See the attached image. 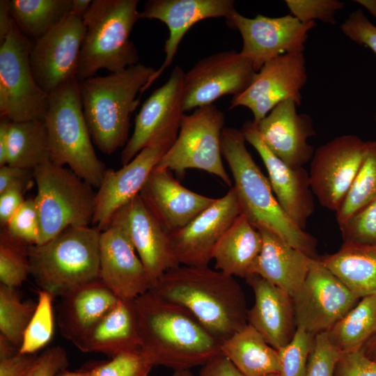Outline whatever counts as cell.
<instances>
[{"mask_svg":"<svg viewBox=\"0 0 376 376\" xmlns=\"http://www.w3.org/2000/svg\"><path fill=\"white\" fill-rule=\"evenodd\" d=\"M135 306L141 350L154 366L189 370L222 354L221 342L185 308L150 290Z\"/></svg>","mask_w":376,"mask_h":376,"instance_id":"cell-1","label":"cell"},{"mask_svg":"<svg viewBox=\"0 0 376 376\" xmlns=\"http://www.w3.org/2000/svg\"><path fill=\"white\" fill-rule=\"evenodd\" d=\"M150 291L187 309L221 342L248 324L245 295L240 284L234 276L208 266L171 269Z\"/></svg>","mask_w":376,"mask_h":376,"instance_id":"cell-2","label":"cell"},{"mask_svg":"<svg viewBox=\"0 0 376 376\" xmlns=\"http://www.w3.org/2000/svg\"><path fill=\"white\" fill-rule=\"evenodd\" d=\"M240 130L224 127L221 136L222 156L234 181L242 214L256 228H265L292 246L312 258L317 254V240L301 229L283 210L269 181L260 171L246 147Z\"/></svg>","mask_w":376,"mask_h":376,"instance_id":"cell-3","label":"cell"},{"mask_svg":"<svg viewBox=\"0 0 376 376\" xmlns=\"http://www.w3.org/2000/svg\"><path fill=\"white\" fill-rule=\"evenodd\" d=\"M155 71L138 63L121 72L79 82L92 141L103 153L111 155L126 145L130 117L139 103L136 96Z\"/></svg>","mask_w":376,"mask_h":376,"instance_id":"cell-4","label":"cell"},{"mask_svg":"<svg viewBox=\"0 0 376 376\" xmlns=\"http://www.w3.org/2000/svg\"><path fill=\"white\" fill-rule=\"evenodd\" d=\"M138 0H93L83 17L86 31L76 79L95 76L100 69L121 72L138 63L130 36L140 19Z\"/></svg>","mask_w":376,"mask_h":376,"instance_id":"cell-5","label":"cell"},{"mask_svg":"<svg viewBox=\"0 0 376 376\" xmlns=\"http://www.w3.org/2000/svg\"><path fill=\"white\" fill-rule=\"evenodd\" d=\"M45 121L50 161L62 166L68 165L81 179L98 188L107 169L93 148L76 78L49 95Z\"/></svg>","mask_w":376,"mask_h":376,"instance_id":"cell-6","label":"cell"},{"mask_svg":"<svg viewBox=\"0 0 376 376\" xmlns=\"http://www.w3.org/2000/svg\"><path fill=\"white\" fill-rule=\"evenodd\" d=\"M96 227H69L42 244L30 245V272L42 290L61 296L99 278L100 240Z\"/></svg>","mask_w":376,"mask_h":376,"instance_id":"cell-7","label":"cell"},{"mask_svg":"<svg viewBox=\"0 0 376 376\" xmlns=\"http://www.w3.org/2000/svg\"><path fill=\"white\" fill-rule=\"evenodd\" d=\"M37 194L34 198L40 225L38 244L69 227L92 224L95 195L93 187L70 169L47 160L33 169Z\"/></svg>","mask_w":376,"mask_h":376,"instance_id":"cell-8","label":"cell"},{"mask_svg":"<svg viewBox=\"0 0 376 376\" xmlns=\"http://www.w3.org/2000/svg\"><path fill=\"white\" fill-rule=\"evenodd\" d=\"M224 115L214 104L184 114L178 136L162 157L157 167L175 171L182 176L187 169L211 173L232 187V180L221 159V136Z\"/></svg>","mask_w":376,"mask_h":376,"instance_id":"cell-9","label":"cell"},{"mask_svg":"<svg viewBox=\"0 0 376 376\" xmlns=\"http://www.w3.org/2000/svg\"><path fill=\"white\" fill-rule=\"evenodd\" d=\"M32 44L15 22L0 46V116L12 122L45 120L49 95L36 83L29 62Z\"/></svg>","mask_w":376,"mask_h":376,"instance_id":"cell-10","label":"cell"},{"mask_svg":"<svg viewBox=\"0 0 376 376\" xmlns=\"http://www.w3.org/2000/svg\"><path fill=\"white\" fill-rule=\"evenodd\" d=\"M292 297L297 328L314 336L327 331L361 299L319 258L313 260L304 283Z\"/></svg>","mask_w":376,"mask_h":376,"instance_id":"cell-11","label":"cell"},{"mask_svg":"<svg viewBox=\"0 0 376 376\" xmlns=\"http://www.w3.org/2000/svg\"><path fill=\"white\" fill-rule=\"evenodd\" d=\"M368 141L356 135L336 136L318 148L308 171L312 191L320 205L337 212L363 162Z\"/></svg>","mask_w":376,"mask_h":376,"instance_id":"cell-12","label":"cell"},{"mask_svg":"<svg viewBox=\"0 0 376 376\" xmlns=\"http://www.w3.org/2000/svg\"><path fill=\"white\" fill-rule=\"evenodd\" d=\"M256 73L251 61L235 50L200 60L185 75L184 111L212 104L226 95L243 93Z\"/></svg>","mask_w":376,"mask_h":376,"instance_id":"cell-13","label":"cell"},{"mask_svg":"<svg viewBox=\"0 0 376 376\" xmlns=\"http://www.w3.org/2000/svg\"><path fill=\"white\" fill-rule=\"evenodd\" d=\"M228 25L237 29L242 38L241 53L258 72L265 63L281 55L304 52L308 31L315 22L302 23L288 14L279 17L257 15L249 18L235 11Z\"/></svg>","mask_w":376,"mask_h":376,"instance_id":"cell-14","label":"cell"},{"mask_svg":"<svg viewBox=\"0 0 376 376\" xmlns=\"http://www.w3.org/2000/svg\"><path fill=\"white\" fill-rule=\"evenodd\" d=\"M306 81L303 52L279 56L264 64L243 93L233 97L229 109L248 108L256 125L283 101L292 100L299 106Z\"/></svg>","mask_w":376,"mask_h":376,"instance_id":"cell-15","label":"cell"},{"mask_svg":"<svg viewBox=\"0 0 376 376\" xmlns=\"http://www.w3.org/2000/svg\"><path fill=\"white\" fill-rule=\"evenodd\" d=\"M85 31L83 19L71 13L32 45L31 70L36 83L47 95L76 78Z\"/></svg>","mask_w":376,"mask_h":376,"instance_id":"cell-16","label":"cell"},{"mask_svg":"<svg viewBox=\"0 0 376 376\" xmlns=\"http://www.w3.org/2000/svg\"><path fill=\"white\" fill-rule=\"evenodd\" d=\"M178 136L157 137L117 171L107 169L95 195L92 224L105 230L114 213L139 194L149 175Z\"/></svg>","mask_w":376,"mask_h":376,"instance_id":"cell-17","label":"cell"},{"mask_svg":"<svg viewBox=\"0 0 376 376\" xmlns=\"http://www.w3.org/2000/svg\"><path fill=\"white\" fill-rule=\"evenodd\" d=\"M184 70L175 66L168 80L155 90L136 116L134 128L120 155L123 166L157 137L178 136L184 115Z\"/></svg>","mask_w":376,"mask_h":376,"instance_id":"cell-18","label":"cell"},{"mask_svg":"<svg viewBox=\"0 0 376 376\" xmlns=\"http://www.w3.org/2000/svg\"><path fill=\"white\" fill-rule=\"evenodd\" d=\"M242 214L234 188L200 213L184 228L168 233L180 265L208 266L217 242Z\"/></svg>","mask_w":376,"mask_h":376,"instance_id":"cell-19","label":"cell"},{"mask_svg":"<svg viewBox=\"0 0 376 376\" xmlns=\"http://www.w3.org/2000/svg\"><path fill=\"white\" fill-rule=\"evenodd\" d=\"M109 225L120 228L126 234L152 286L166 272L180 265L173 251L169 234L148 210L139 194L114 213Z\"/></svg>","mask_w":376,"mask_h":376,"instance_id":"cell-20","label":"cell"},{"mask_svg":"<svg viewBox=\"0 0 376 376\" xmlns=\"http://www.w3.org/2000/svg\"><path fill=\"white\" fill-rule=\"evenodd\" d=\"M240 130L261 157L280 206L295 225L305 230L315 210L308 171L304 167H291L276 157L265 144L253 121H246Z\"/></svg>","mask_w":376,"mask_h":376,"instance_id":"cell-21","label":"cell"},{"mask_svg":"<svg viewBox=\"0 0 376 376\" xmlns=\"http://www.w3.org/2000/svg\"><path fill=\"white\" fill-rule=\"evenodd\" d=\"M233 0H150L140 19H155L166 24L169 34L164 44L163 63L142 88L140 96L171 65L185 33L196 23L209 18L228 19L235 12Z\"/></svg>","mask_w":376,"mask_h":376,"instance_id":"cell-22","label":"cell"},{"mask_svg":"<svg viewBox=\"0 0 376 376\" xmlns=\"http://www.w3.org/2000/svg\"><path fill=\"white\" fill-rule=\"evenodd\" d=\"M139 196L167 233L184 228L217 200L188 189L173 178L171 171L157 166Z\"/></svg>","mask_w":376,"mask_h":376,"instance_id":"cell-23","label":"cell"},{"mask_svg":"<svg viewBox=\"0 0 376 376\" xmlns=\"http://www.w3.org/2000/svg\"><path fill=\"white\" fill-rule=\"evenodd\" d=\"M99 278L119 299H135L152 287L133 245L118 226L101 232Z\"/></svg>","mask_w":376,"mask_h":376,"instance_id":"cell-24","label":"cell"},{"mask_svg":"<svg viewBox=\"0 0 376 376\" xmlns=\"http://www.w3.org/2000/svg\"><path fill=\"white\" fill-rule=\"evenodd\" d=\"M297 104L288 100L276 106L256 124L267 148L281 160L294 168L304 167L315 150L308 140L316 135L313 122L306 113H299Z\"/></svg>","mask_w":376,"mask_h":376,"instance_id":"cell-25","label":"cell"},{"mask_svg":"<svg viewBox=\"0 0 376 376\" xmlns=\"http://www.w3.org/2000/svg\"><path fill=\"white\" fill-rule=\"evenodd\" d=\"M246 281L255 297L247 312L248 324L279 350L292 340L297 329L292 297L258 275H251Z\"/></svg>","mask_w":376,"mask_h":376,"instance_id":"cell-26","label":"cell"},{"mask_svg":"<svg viewBox=\"0 0 376 376\" xmlns=\"http://www.w3.org/2000/svg\"><path fill=\"white\" fill-rule=\"evenodd\" d=\"M59 297L58 324L62 336L72 343L120 299L100 278L75 286Z\"/></svg>","mask_w":376,"mask_h":376,"instance_id":"cell-27","label":"cell"},{"mask_svg":"<svg viewBox=\"0 0 376 376\" xmlns=\"http://www.w3.org/2000/svg\"><path fill=\"white\" fill-rule=\"evenodd\" d=\"M72 343L83 352H100L111 358L140 350L135 299H120Z\"/></svg>","mask_w":376,"mask_h":376,"instance_id":"cell-28","label":"cell"},{"mask_svg":"<svg viewBox=\"0 0 376 376\" xmlns=\"http://www.w3.org/2000/svg\"><path fill=\"white\" fill-rule=\"evenodd\" d=\"M263 244L251 275L256 274L291 297L304 283L313 259L292 246L271 230L260 227Z\"/></svg>","mask_w":376,"mask_h":376,"instance_id":"cell-29","label":"cell"},{"mask_svg":"<svg viewBox=\"0 0 376 376\" xmlns=\"http://www.w3.org/2000/svg\"><path fill=\"white\" fill-rule=\"evenodd\" d=\"M263 244L260 233L241 214L224 233L213 251L215 269L246 279Z\"/></svg>","mask_w":376,"mask_h":376,"instance_id":"cell-30","label":"cell"},{"mask_svg":"<svg viewBox=\"0 0 376 376\" xmlns=\"http://www.w3.org/2000/svg\"><path fill=\"white\" fill-rule=\"evenodd\" d=\"M319 259L360 298L376 296V244L343 242L337 252Z\"/></svg>","mask_w":376,"mask_h":376,"instance_id":"cell-31","label":"cell"},{"mask_svg":"<svg viewBox=\"0 0 376 376\" xmlns=\"http://www.w3.org/2000/svg\"><path fill=\"white\" fill-rule=\"evenodd\" d=\"M221 350L245 376L279 373L278 351L249 324L222 341Z\"/></svg>","mask_w":376,"mask_h":376,"instance_id":"cell-32","label":"cell"},{"mask_svg":"<svg viewBox=\"0 0 376 376\" xmlns=\"http://www.w3.org/2000/svg\"><path fill=\"white\" fill-rule=\"evenodd\" d=\"M326 332L341 354L362 350L376 335V296L361 298Z\"/></svg>","mask_w":376,"mask_h":376,"instance_id":"cell-33","label":"cell"},{"mask_svg":"<svg viewBox=\"0 0 376 376\" xmlns=\"http://www.w3.org/2000/svg\"><path fill=\"white\" fill-rule=\"evenodd\" d=\"M47 160L50 150L45 120L10 121L7 164L33 170Z\"/></svg>","mask_w":376,"mask_h":376,"instance_id":"cell-34","label":"cell"},{"mask_svg":"<svg viewBox=\"0 0 376 376\" xmlns=\"http://www.w3.org/2000/svg\"><path fill=\"white\" fill-rule=\"evenodd\" d=\"M9 5L17 27L36 40L71 13L72 0H10Z\"/></svg>","mask_w":376,"mask_h":376,"instance_id":"cell-35","label":"cell"},{"mask_svg":"<svg viewBox=\"0 0 376 376\" xmlns=\"http://www.w3.org/2000/svg\"><path fill=\"white\" fill-rule=\"evenodd\" d=\"M376 198V141H368L363 162L341 206L336 212L338 226Z\"/></svg>","mask_w":376,"mask_h":376,"instance_id":"cell-36","label":"cell"},{"mask_svg":"<svg viewBox=\"0 0 376 376\" xmlns=\"http://www.w3.org/2000/svg\"><path fill=\"white\" fill-rule=\"evenodd\" d=\"M36 303L23 301L17 288L0 284V331L18 350Z\"/></svg>","mask_w":376,"mask_h":376,"instance_id":"cell-37","label":"cell"},{"mask_svg":"<svg viewBox=\"0 0 376 376\" xmlns=\"http://www.w3.org/2000/svg\"><path fill=\"white\" fill-rule=\"evenodd\" d=\"M30 244L14 237L6 229L0 233V281L8 287L17 288L30 272Z\"/></svg>","mask_w":376,"mask_h":376,"instance_id":"cell-38","label":"cell"},{"mask_svg":"<svg viewBox=\"0 0 376 376\" xmlns=\"http://www.w3.org/2000/svg\"><path fill=\"white\" fill-rule=\"evenodd\" d=\"M53 298L48 291L38 292L36 308L24 332L19 353L34 354L51 340L54 329Z\"/></svg>","mask_w":376,"mask_h":376,"instance_id":"cell-39","label":"cell"},{"mask_svg":"<svg viewBox=\"0 0 376 376\" xmlns=\"http://www.w3.org/2000/svg\"><path fill=\"white\" fill-rule=\"evenodd\" d=\"M314 335L297 328L292 340L277 350L281 376H306Z\"/></svg>","mask_w":376,"mask_h":376,"instance_id":"cell-40","label":"cell"},{"mask_svg":"<svg viewBox=\"0 0 376 376\" xmlns=\"http://www.w3.org/2000/svg\"><path fill=\"white\" fill-rule=\"evenodd\" d=\"M153 366L140 349L118 354L90 372L91 376H148Z\"/></svg>","mask_w":376,"mask_h":376,"instance_id":"cell-41","label":"cell"},{"mask_svg":"<svg viewBox=\"0 0 376 376\" xmlns=\"http://www.w3.org/2000/svg\"><path fill=\"white\" fill-rule=\"evenodd\" d=\"M343 242L376 244V198L339 226Z\"/></svg>","mask_w":376,"mask_h":376,"instance_id":"cell-42","label":"cell"},{"mask_svg":"<svg viewBox=\"0 0 376 376\" xmlns=\"http://www.w3.org/2000/svg\"><path fill=\"white\" fill-rule=\"evenodd\" d=\"M3 228L14 237L30 245L38 244L40 225L34 198L25 200Z\"/></svg>","mask_w":376,"mask_h":376,"instance_id":"cell-43","label":"cell"},{"mask_svg":"<svg viewBox=\"0 0 376 376\" xmlns=\"http://www.w3.org/2000/svg\"><path fill=\"white\" fill-rule=\"evenodd\" d=\"M290 14L302 23L320 20L335 24L336 14L344 7V2L338 0H286Z\"/></svg>","mask_w":376,"mask_h":376,"instance_id":"cell-44","label":"cell"},{"mask_svg":"<svg viewBox=\"0 0 376 376\" xmlns=\"http://www.w3.org/2000/svg\"><path fill=\"white\" fill-rule=\"evenodd\" d=\"M341 355L326 331L316 334L309 354L306 376H334Z\"/></svg>","mask_w":376,"mask_h":376,"instance_id":"cell-45","label":"cell"},{"mask_svg":"<svg viewBox=\"0 0 376 376\" xmlns=\"http://www.w3.org/2000/svg\"><path fill=\"white\" fill-rule=\"evenodd\" d=\"M340 29L348 38L370 48L376 54V26L368 19L362 9L351 13Z\"/></svg>","mask_w":376,"mask_h":376,"instance_id":"cell-46","label":"cell"},{"mask_svg":"<svg viewBox=\"0 0 376 376\" xmlns=\"http://www.w3.org/2000/svg\"><path fill=\"white\" fill-rule=\"evenodd\" d=\"M334 376H376V361L369 359L363 349L342 354Z\"/></svg>","mask_w":376,"mask_h":376,"instance_id":"cell-47","label":"cell"},{"mask_svg":"<svg viewBox=\"0 0 376 376\" xmlns=\"http://www.w3.org/2000/svg\"><path fill=\"white\" fill-rule=\"evenodd\" d=\"M68 366V359L65 350L60 346L52 347L38 357L28 376H56Z\"/></svg>","mask_w":376,"mask_h":376,"instance_id":"cell-48","label":"cell"},{"mask_svg":"<svg viewBox=\"0 0 376 376\" xmlns=\"http://www.w3.org/2000/svg\"><path fill=\"white\" fill-rule=\"evenodd\" d=\"M33 170L10 165L0 166V193L10 189L26 191L33 185Z\"/></svg>","mask_w":376,"mask_h":376,"instance_id":"cell-49","label":"cell"},{"mask_svg":"<svg viewBox=\"0 0 376 376\" xmlns=\"http://www.w3.org/2000/svg\"><path fill=\"white\" fill-rule=\"evenodd\" d=\"M38 357L18 352L8 359L0 360V376H28Z\"/></svg>","mask_w":376,"mask_h":376,"instance_id":"cell-50","label":"cell"},{"mask_svg":"<svg viewBox=\"0 0 376 376\" xmlns=\"http://www.w3.org/2000/svg\"><path fill=\"white\" fill-rule=\"evenodd\" d=\"M24 191L10 189L0 193V224L3 228L24 202Z\"/></svg>","mask_w":376,"mask_h":376,"instance_id":"cell-51","label":"cell"},{"mask_svg":"<svg viewBox=\"0 0 376 376\" xmlns=\"http://www.w3.org/2000/svg\"><path fill=\"white\" fill-rule=\"evenodd\" d=\"M199 376H245L223 354L203 366Z\"/></svg>","mask_w":376,"mask_h":376,"instance_id":"cell-52","label":"cell"},{"mask_svg":"<svg viewBox=\"0 0 376 376\" xmlns=\"http://www.w3.org/2000/svg\"><path fill=\"white\" fill-rule=\"evenodd\" d=\"M15 21L12 16L9 1H0V43H1L13 27Z\"/></svg>","mask_w":376,"mask_h":376,"instance_id":"cell-53","label":"cell"},{"mask_svg":"<svg viewBox=\"0 0 376 376\" xmlns=\"http://www.w3.org/2000/svg\"><path fill=\"white\" fill-rule=\"evenodd\" d=\"M10 120L1 118L0 120V166L7 164L8 134Z\"/></svg>","mask_w":376,"mask_h":376,"instance_id":"cell-54","label":"cell"},{"mask_svg":"<svg viewBox=\"0 0 376 376\" xmlns=\"http://www.w3.org/2000/svg\"><path fill=\"white\" fill-rule=\"evenodd\" d=\"M18 352L19 350L0 334V360L8 359Z\"/></svg>","mask_w":376,"mask_h":376,"instance_id":"cell-55","label":"cell"},{"mask_svg":"<svg viewBox=\"0 0 376 376\" xmlns=\"http://www.w3.org/2000/svg\"><path fill=\"white\" fill-rule=\"evenodd\" d=\"M92 1L91 0H72V13L81 19L88 10Z\"/></svg>","mask_w":376,"mask_h":376,"instance_id":"cell-56","label":"cell"},{"mask_svg":"<svg viewBox=\"0 0 376 376\" xmlns=\"http://www.w3.org/2000/svg\"><path fill=\"white\" fill-rule=\"evenodd\" d=\"M365 354L376 361V335L363 348Z\"/></svg>","mask_w":376,"mask_h":376,"instance_id":"cell-57","label":"cell"},{"mask_svg":"<svg viewBox=\"0 0 376 376\" xmlns=\"http://www.w3.org/2000/svg\"><path fill=\"white\" fill-rule=\"evenodd\" d=\"M354 1L366 8L376 19V0H357Z\"/></svg>","mask_w":376,"mask_h":376,"instance_id":"cell-58","label":"cell"},{"mask_svg":"<svg viewBox=\"0 0 376 376\" xmlns=\"http://www.w3.org/2000/svg\"><path fill=\"white\" fill-rule=\"evenodd\" d=\"M56 376H91L90 370L86 371H69L63 369L59 371Z\"/></svg>","mask_w":376,"mask_h":376,"instance_id":"cell-59","label":"cell"},{"mask_svg":"<svg viewBox=\"0 0 376 376\" xmlns=\"http://www.w3.org/2000/svg\"><path fill=\"white\" fill-rule=\"evenodd\" d=\"M173 376H193L189 370H175Z\"/></svg>","mask_w":376,"mask_h":376,"instance_id":"cell-60","label":"cell"},{"mask_svg":"<svg viewBox=\"0 0 376 376\" xmlns=\"http://www.w3.org/2000/svg\"><path fill=\"white\" fill-rule=\"evenodd\" d=\"M264 376H281V374L279 373H272V374L266 375H264Z\"/></svg>","mask_w":376,"mask_h":376,"instance_id":"cell-61","label":"cell"},{"mask_svg":"<svg viewBox=\"0 0 376 376\" xmlns=\"http://www.w3.org/2000/svg\"><path fill=\"white\" fill-rule=\"evenodd\" d=\"M375 121H376V116H375Z\"/></svg>","mask_w":376,"mask_h":376,"instance_id":"cell-62","label":"cell"}]
</instances>
